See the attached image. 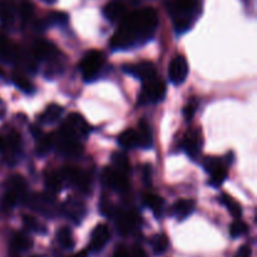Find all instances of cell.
<instances>
[{"mask_svg":"<svg viewBox=\"0 0 257 257\" xmlns=\"http://www.w3.org/2000/svg\"><path fill=\"white\" fill-rule=\"evenodd\" d=\"M166 5L176 32L180 34L187 32L197 17V0H167Z\"/></svg>","mask_w":257,"mask_h":257,"instance_id":"obj_2","label":"cell"},{"mask_svg":"<svg viewBox=\"0 0 257 257\" xmlns=\"http://www.w3.org/2000/svg\"><path fill=\"white\" fill-rule=\"evenodd\" d=\"M196 208V202L193 200H188V198H182V200H178L177 202L173 205L172 207V213L178 218L180 221L185 220L188 216H191L193 213Z\"/></svg>","mask_w":257,"mask_h":257,"instance_id":"obj_19","label":"cell"},{"mask_svg":"<svg viewBox=\"0 0 257 257\" xmlns=\"http://www.w3.org/2000/svg\"><path fill=\"white\" fill-rule=\"evenodd\" d=\"M196 109H197V103L195 100H191L190 103H187L185 105V108H183V114H185L186 120L192 119V117L196 113Z\"/></svg>","mask_w":257,"mask_h":257,"instance_id":"obj_42","label":"cell"},{"mask_svg":"<svg viewBox=\"0 0 257 257\" xmlns=\"http://www.w3.org/2000/svg\"><path fill=\"white\" fill-rule=\"evenodd\" d=\"M32 133H33V136H34L35 140H39V138L43 136L42 131H40L38 127H35V125H33L32 127Z\"/></svg>","mask_w":257,"mask_h":257,"instance_id":"obj_47","label":"cell"},{"mask_svg":"<svg viewBox=\"0 0 257 257\" xmlns=\"http://www.w3.org/2000/svg\"><path fill=\"white\" fill-rule=\"evenodd\" d=\"M221 202L227 207V210L230 211V213L233 216V217L235 218L241 217L242 210H241V206L237 201H235L232 197H230V196L222 195L221 196Z\"/></svg>","mask_w":257,"mask_h":257,"instance_id":"obj_33","label":"cell"},{"mask_svg":"<svg viewBox=\"0 0 257 257\" xmlns=\"http://www.w3.org/2000/svg\"><path fill=\"white\" fill-rule=\"evenodd\" d=\"M43 2H45V3H49V4H52V3H54L55 0H43Z\"/></svg>","mask_w":257,"mask_h":257,"instance_id":"obj_50","label":"cell"},{"mask_svg":"<svg viewBox=\"0 0 257 257\" xmlns=\"http://www.w3.org/2000/svg\"><path fill=\"white\" fill-rule=\"evenodd\" d=\"M13 82L20 88L24 93H33L34 92V87H33V83L25 77L24 74H22L20 72H14L13 73Z\"/></svg>","mask_w":257,"mask_h":257,"instance_id":"obj_32","label":"cell"},{"mask_svg":"<svg viewBox=\"0 0 257 257\" xmlns=\"http://www.w3.org/2000/svg\"><path fill=\"white\" fill-rule=\"evenodd\" d=\"M2 75H4V72H3V69L0 68V77H2Z\"/></svg>","mask_w":257,"mask_h":257,"instance_id":"obj_51","label":"cell"},{"mask_svg":"<svg viewBox=\"0 0 257 257\" xmlns=\"http://www.w3.org/2000/svg\"><path fill=\"white\" fill-rule=\"evenodd\" d=\"M118 142L122 146L123 148H135L138 146V135L137 130H133V128H130V130H125L124 132L120 133V136L118 137Z\"/></svg>","mask_w":257,"mask_h":257,"instance_id":"obj_27","label":"cell"},{"mask_svg":"<svg viewBox=\"0 0 257 257\" xmlns=\"http://www.w3.org/2000/svg\"><path fill=\"white\" fill-rule=\"evenodd\" d=\"M250 256H251L250 246H242V247H241L235 255V257H250Z\"/></svg>","mask_w":257,"mask_h":257,"instance_id":"obj_44","label":"cell"},{"mask_svg":"<svg viewBox=\"0 0 257 257\" xmlns=\"http://www.w3.org/2000/svg\"><path fill=\"white\" fill-rule=\"evenodd\" d=\"M63 181L68 183L72 187L78 188L83 192H88L90 187V181L84 172L77 167H64L60 172Z\"/></svg>","mask_w":257,"mask_h":257,"instance_id":"obj_7","label":"cell"},{"mask_svg":"<svg viewBox=\"0 0 257 257\" xmlns=\"http://www.w3.org/2000/svg\"><path fill=\"white\" fill-rule=\"evenodd\" d=\"M103 64H104V55L99 50H90L83 57L80 62L79 68L82 72L83 78L85 82H92L95 79L98 73L102 70Z\"/></svg>","mask_w":257,"mask_h":257,"instance_id":"obj_3","label":"cell"},{"mask_svg":"<svg viewBox=\"0 0 257 257\" xmlns=\"http://www.w3.org/2000/svg\"><path fill=\"white\" fill-rule=\"evenodd\" d=\"M33 247V240L28 235L23 232L15 233L14 237L12 240V245H10V251L13 255L19 256L20 252L30 250Z\"/></svg>","mask_w":257,"mask_h":257,"instance_id":"obj_21","label":"cell"},{"mask_svg":"<svg viewBox=\"0 0 257 257\" xmlns=\"http://www.w3.org/2000/svg\"><path fill=\"white\" fill-rule=\"evenodd\" d=\"M20 151H22V138L20 135L17 132L10 133L4 141V148L3 152H5V157L9 163H15L18 156H19Z\"/></svg>","mask_w":257,"mask_h":257,"instance_id":"obj_15","label":"cell"},{"mask_svg":"<svg viewBox=\"0 0 257 257\" xmlns=\"http://www.w3.org/2000/svg\"><path fill=\"white\" fill-rule=\"evenodd\" d=\"M188 75V63L183 55H176L168 67V77L176 85L182 84Z\"/></svg>","mask_w":257,"mask_h":257,"instance_id":"obj_10","label":"cell"},{"mask_svg":"<svg viewBox=\"0 0 257 257\" xmlns=\"http://www.w3.org/2000/svg\"><path fill=\"white\" fill-rule=\"evenodd\" d=\"M131 257H148V256L142 247L137 246V247L133 248L132 252H131Z\"/></svg>","mask_w":257,"mask_h":257,"instance_id":"obj_46","label":"cell"},{"mask_svg":"<svg viewBox=\"0 0 257 257\" xmlns=\"http://www.w3.org/2000/svg\"><path fill=\"white\" fill-rule=\"evenodd\" d=\"M58 54V49L54 44L44 40H39L34 44V54L33 57L38 60H52Z\"/></svg>","mask_w":257,"mask_h":257,"instance_id":"obj_18","label":"cell"},{"mask_svg":"<svg viewBox=\"0 0 257 257\" xmlns=\"http://www.w3.org/2000/svg\"><path fill=\"white\" fill-rule=\"evenodd\" d=\"M109 238V228H108V226L104 225V223H100V225H98L97 227L93 230L92 236H90L89 248L93 252H98V251H100L105 245H107Z\"/></svg>","mask_w":257,"mask_h":257,"instance_id":"obj_16","label":"cell"},{"mask_svg":"<svg viewBox=\"0 0 257 257\" xmlns=\"http://www.w3.org/2000/svg\"><path fill=\"white\" fill-rule=\"evenodd\" d=\"M247 231H248L247 225H246L245 222H242V221H240V220H236L230 227L231 236H232V237H235V238L241 237V236L245 235Z\"/></svg>","mask_w":257,"mask_h":257,"instance_id":"obj_38","label":"cell"},{"mask_svg":"<svg viewBox=\"0 0 257 257\" xmlns=\"http://www.w3.org/2000/svg\"><path fill=\"white\" fill-rule=\"evenodd\" d=\"M103 13L108 20L115 23L118 20H122L125 15V5L120 2H110L105 5Z\"/></svg>","mask_w":257,"mask_h":257,"instance_id":"obj_22","label":"cell"},{"mask_svg":"<svg viewBox=\"0 0 257 257\" xmlns=\"http://www.w3.org/2000/svg\"><path fill=\"white\" fill-rule=\"evenodd\" d=\"M114 217L115 226L120 235L123 236L131 235L140 223V217L137 213L132 212V211H115Z\"/></svg>","mask_w":257,"mask_h":257,"instance_id":"obj_9","label":"cell"},{"mask_svg":"<svg viewBox=\"0 0 257 257\" xmlns=\"http://www.w3.org/2000/svg\"><path fill=\"white\" fill-rule=\"evenodd\" d=\"M54 145H57V148L59 150V152L63 156H67V157H78L83 152V148L82 145L79 143V140H77V138L72 137L69 135H65L63 132H59L57 140L54 138Z\"/></svg>","mask_w":257,"mask_h":257,"instance_id":"obj_8","label":"cell"},{"mask_svg":"<svg viewBox=\"0 0 257 257\" xmlns=\"http://www.w3.org/2000/svg\"><path fill=\"white\" fill-rule=\"evenodd\" d=\"M210 185L213 186V187H220L223 182L227 178V171H226L225 166H220L218 168H216L212 173H210Z\"/></svg>","mask_w":257,"mask_h":257,"instance_id":"obj_35","label":"cell"},{"mask_svg":"<svg viewBox=\"0 0 257 257\" xmlns=\"http://www.w3.org/2000/svg\"><path fill=\"white\" fill-rule=\"evenodd\" d=\"M0 58L8 63L17 62L20 59V53L17 45L9 42L2 33H0Z\"/></svg>","mask_w":257,"mask_h":257,"instance_id":"obj_17","label":"cell"},{"mask_svg":"<svg viewBox=\"0 0 257 257\" xmlns=\"http://www.w3.org/2000/svg\"><path fill=\"white\" fill-rule=\"evenodd\" d=\"M220 166H222L221 161L218 158L215 157H208L203 161V168H205L206 172L208 173H212L216 168H218Z\"/></svg>","mask_w":257,"mask_h":257,"instance_id":"obj_41","label":"cell"},{"mask_svg":"<svg viewBox=\"0 0 257 257\" xmlns=\"http://www.w3.org/2000/svg\"><path fill=\"white\" fill-rule=\"evenodd\" d=\"M23 223H24L25 227L28 228L32 232H37V233H45L47 232V228L37 220V218L32 217V216H24L23 217Z\"/></svg>","mask_w":257,"mask_h":257,"instance_id":"obj_36","label":"cell"},{"mask_svg":"<svg viewBox=\"0 0 257 257\" xmlns=\"http://www.w3.org/2000/svg\"><path fill=\"white\" fill-rule=\"evenodd\" d=\"M60 132L80 140V138L88 136V124L82 115L78 114V113H72V114L68 115L67 120L63 123Z\"/></svg>","mask_w":257,"mask_h":257,"instance_id":"obj_5","label":"cell"},{"mask_svg":"<svg viewBox=\"0 0 257 257\" xmlns=\"http://www.w3.org/2000/svg\"><path fill=\"white\" fill-rule=\"evenodd\" d=\"M202 145L203 140L200 130H193L186 135L183 148H185V151L191 158H197L200 156L201 151H202Z\"/></svg>","mask_w":257,"mask_h":257,"instance_id":"obj_13","label":"cell"},{"mask_svg":"<svg viewBox=\"0 0 257 257\" xmlns=\"http://www.w3.org/2000/svg\"><path fill=\"white\" fill-rule=\"evenodd\" d=\"M124 70L132 74L133 77L141 79L142 82H147V80L157 77V70H156L155 64L151 62H140L136 63V64L124 65Z\"/></svg>","mask_w":257,"mask_h":257,"instance_id":"obj_12","label":"cell"},{"mask_svg":"<svg viewBox=\"0 0 257 257\" xmlns=\"http://www.w3.org/2000/svg\"><path fill=\"white\" fill-rule=\"evenodd\" d=\"M113 257H131V253L128 252V250L124 247V246H119V247L115 250L114 256Z\"/></svg>","mask_w":257,"mask_h":257,"instance_id":"obj_45","label":"cell"},{"mask_svg":"<svg viewBox=\"0 0 257 257\" xmlns=\"http://www.w3.org/2000/svg\"><path fill=\"white\" fill-rule=\"evenodd\" d=\"M3 115H4V112H3V110H0V118H3Z\"/></svg>","mask_w":257,"mask_h":257,"instance_id":"obj_52","label":"cell"},{"mask_svg":"<svg viewBox=\"0 0 257 257\" xmlns=\"http://www.w3.org/2000/svg\"><path fill=\"white\" fill-rule=\"evenodd\" d=\"M157 24V13L153 8H143L124 15L110 45L113 49H130L145 44L155 35Z\"/></svg>","mask_w":257,"mask_h":257,"instance_id":"obj_1","label":"cell"},{"mask_svg":"<svg viewBox=\"0 0 257 257\" xmlns=\"http://www.w3.org/2000/svg\"><path fill=\"white\" fill-rule=\"evenodd\" d=\"M100 211H102V213L104 216H108V217H112V216H114L115 213V208L114 206L112 205V203L109 202L108 200H103L102 203H100Z\"/></svg>","mask_w":257,"mask_h":257,"instance_id":"obj_43","label":"cell"},{"mask_svg":"<svg viewBox=\"0 0 257 257\" xmlns=\"http://www.w3.org/2000/svg\"><path fill=\"white\" fill-rule=\"evenodd\" d=\"M3 148H4V140L0 137V152H3Z\"/></svg>","mask_w":257,"mask_h":257,"instance_id":"obj_48","label":"cell"},{"mask_svg":"<svg viewBox=\"0 0 257 257\" xmlns=\"http://www.w3.org/2000/svg\"><path fill=\"white\" fill-rule=\"evenodd\" d=\"M62 212L74 222H80L87 213V208L82 201L77 200V198H69L63 205Z\"/></svg>","mask_w":257,"mask_h":257,"instance_id":"obj_14","label":"cell"},{"mask_svg":"<svg viewBox=\"0 0 257 257\" xmlns=\"http://www.w3.org/2000/svg\"><path fill=\"white\" fill-rule=\"evenodd\" d=\"M53 146H54V136L53 135L42 136V137L38 140L37 153L39 156H45L47 153L50 152Z\"/></svg>","mask_w":257,"mask_h":257,"instance_id":"obj_31","label":"cell"},{"mask_svg":"<svg viewBox=\"0 0 257 257\" xmlns=\"http://www.w3.org/2000/svg\"><path fill=\"white\" fill-rule=\"evenodd\" d=\"M19 202L12 193L9 192H5V195L3 196L2 198V208L4 211H10L15 207V205Z\"/></svg>","mask_w":257,"mask_h":257,"instance_id":"obj_39","label":"cell"},{"mask_svg":"<svg viewBox=\"0 0 257 257\" xmlns=\"http://www.w3.org/2000/svg\"><path fill=\"white\" fill-rule=\"evenodd\" d=\"M72 257H87V255H85V252H84V251H83V252L77 253V255H74V256H72Z\"/></svg>","mask_w":257,"mask_h":257,"instance_id":"obj_49","label":"cell"},{"mask_svg":"<svg viewBox=\"0 0 257 257\" xmlns=\"http://www.w3.org/2000/svg\"><path fill=\"white\" fill-rule=\"evenodd\" d=\"M63 186V178L62 175L58 172H48L45 175V187L49 191L50 195H55V193L60 192Z\"/></svg>","mask_w":257,"mask_h":257,"instance_id":"obj_25","label":"cell"},{"mask_svg":"<svg viewBox=\"0 0 257 257\" xmlns=\"http://www.w3.org/2000/svg\"><path fill=\"white\" fill-rule=\"evenodd\" d=\"M19 13L23 22H28L33 17V14H34V5L29 0H22L19 5Z\"/></svg>","mask_w":257,"mask_h":257,"instance_id":"obj_37","label":"cell"},{"mask_svg":"<svg viewBox=\"0 0 257 257\" xmlns=\"http://www.w3.org/2000/svg\"><path fill=\"white\" fill-rule=\"evenodd\" d=\"M112 163L115 168V170L120 171V172L125 173L127 175L128 172L131 171V165H130V160H128L127 156L124 155L123 152H114L112 155Z\"/></svg>","mask_w":257,"mask_h":257,"instance_id":"obj_29","label":"cell"},{"mask_svg":"<svg viewBox=\"0 0 257 257\" xmlns=\"http://www.w3.org/2000/svg\"><path fill=\"white\" fill-rule=\"evenodd\" d=\"M138 135V147L151 148L152 147V132H151L150 124L146 120H141L137 128Z\"/></svg>","mask_w":257,"mask_h":257,"instance_id":"obj_23","label":"cell"},{"mask_svg":"<svg viewBox=\"0 0 257 257\" xmlns=\"http://www.w3.org/2000/svg\"><path fill=\"white\" fill-rule=\"evenodd\" d=\"M151 245H152L153 252H155L156 255H162V253H165L166 250L168 248L170 242H168L167 236L163 235V233H161V235L155 236V237L152 238V242H151Z\"/></svg>","mask_w":257,"mask_h":257,"instance_id":"obj_34","label":"cell"},{"mask_svg":"<svg viewBox=\"0 0 257 257\" xmlns=\"http://www.w3.org/2000/svg\"><path fill=\"white\" fill-rule=\"evenodd\" d=\"M29 205L33 210L38 211L44 216H54L55 213V200L50 193H38L29 200Z\"/></svg>","mask_w":257,"mask_h":257,"instance_id":"obj_11","label":"cell"},{"mask_svg":"<svg viewBox=\"0 0 257 257\" xmlns=\"http://www.w3.org/2000/svg\"><path fill=\"white\" fill-rule=\"evenodd\" d=\"M7 192L12 193V195L20 202L22 198L25 197V193H27V182H25L24 178L19 175L12 176L10 180L8 181Z\"/></svg>","mask_w":257,"mask_h":257,"instance_id":"obj_20","label":"cell"},{"mask_svg":"<svg viewBox=\"0 0 257 257\" xmlns=\"http://www.w3.org/2000/svg\"><path fill=\"white\" fill-rule=\"evenodd\" d=\"M63 114V108L57 104H50L47 109L44 110L42 115H40V120L44 124H52L55 123Z\"/></svg>","mask_w":257,"mask_h":257,"instance_id":"obj_28","label":"cell"},{"mask_svg":"<svg viewBox=\"0 0 257 257\" xmlns=\"http://www.w3.org/2000/svg\"><path fill=\"white\" fill-rule=\"evenodd\" d=\"M32 257H43V256H39V255H35V256H32Z\"/></svg>","mask_w":257,"mask_h":257,"instance_id":"obj_53","label":"cell"},{"mask_svg":"<svg viewBox=\"0 0 257 257\" xmlns=\"http://www.w3.org/2000/svg\"><path fill=\"white\" fill-rule=\"evenodd\" d=\"M0 20L4 27H12L15 20L14 5L8 2L0 3Z\"/></svg>","mask_w":257,"mask_h":257,"instance_id":"obj_26","label":"cell"},{"mask_svg":"<svg viewBox=\"0 0 257 257\" xmlns=\"http://www.w3.org/2000/svg\"><path fill=\"white\" fill-rule=\"evenodd\" d=\"M166 95V84L163 80L158 79L157 77L153 79L143 82L142 90H141L138 103L140 104H147V103H157L165 98Z\"/></svg>","mask_w":257,"mask_h":257,"instance_id":"obj_4","label":"cell"},{"mask_svg":"<svg viewBox=\"0 0 257 257\" xmlns=\"http://www.w3.org/2000/svg\"><path fill=\"white\" fill-rule=\"evenodd\" d=\"M48 23L50 25L52 24H59L63 25L68 22V15L64 14V13H59V12H53L52 14H49V17L47 18Z\"/></svg>","mask_w":257,"mask_h":257,"instance_id":"obj_40","label":"cell"},{"mask_svg":"<svg viewBox=\"0 0 257 257\" xmlns=\"http://www.w3.org/2000/svg\"><path fill=\"white\" fill-rule=\"evenodd\" d=\"M58 242L60 243L63 248L65 250H72L74 247V238H73L72 231L68 227H62L57 233Z\"/></svg>","mask_w":257,"mask_h":257,"instance_id":"obj_30","label":"cell"},{"mask_svg":"<svg viewBox=\"0 0 257 257\" xmlns=\"http://www.w3.org/2000/svg\"><path fill=\"white\" fill-rule=\"evenodd\" d=\"M102 180L107 187L113 191H117V192H127L128 187H130V181H128L125 173L120 172L115 168H104Z\"/></svg>","mask_w":257,"mask_h":257,"instance_id":"obj_6","label":"cell"},{"mask_svg":"<svg viewBox=\"0 0 257 257\" xmlns=\"http://www.w3.org/2000/svg\"><path fill=\"white\" fill-rule=\"evenodd\" d=\"M143 203L148 208H151L152 212L157 217L162 216L163 207H165V201H163L162 197H160L157 195H153V193H146V195H143Z\"/></svg>","mask_w":257,"mask_h":257,"instance_id":"obj_24","label":"cell"}]
</instances>
